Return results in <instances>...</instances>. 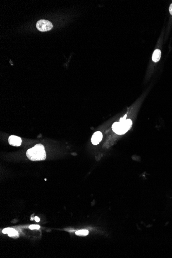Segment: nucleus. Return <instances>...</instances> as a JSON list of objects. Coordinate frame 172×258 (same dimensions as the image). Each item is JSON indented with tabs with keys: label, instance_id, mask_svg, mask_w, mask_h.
Instances as JSON below:
<instances>
[{
	"label": "nucleus",
	"instance_id": "7ed1b4c3",
	"mask_svg": "<svg viewBox=\"0 0 172 258\" xmlns=\"http://www.w3.org/2000/svg\"><path fill=\"white\" fill-rule=\"evenodd\" d=\"M36 27L40 32H45L51 31L53 28V25L48 20L41 19L37 22Z\"/></svg>",
	"mask_w": 172,
	"mask_h": 258
},
{
	"label": "nucleus",
	"instance_id": "39448f33",
	"mask_svg": "<svg viewBox=\"0 0 172 258\" xmlns=\"http://www.w3.org/2000/svg\"><path fill=\"white\" fill-rule=\"evenodd\" d=\"M103 139V134L100 131L95 132L92 136L91 142L94 145H97Z\"/></svg>",
	"mask_w": 172,
	"mask_h": 258
},
{
	"label": "nucleus",
	"instance_id": "423d86ee",
	"mask_svg": "<svg viewBox=\"0 0 172 258\" xmlns=\"http://www.w3.org/2000/svg\"><path fill=\"white\" fill-rule=\"evenodd\" d=\"M161 53L160 50L159 49H156L154 52V53L152 55V59L153 61H154L155 63L159 61L160 59V57H161Z\"/></svg>",
	"mask_w": 172,
	"mask_h": 258
},
{
	"label": "nucleus",
	"instance_id": "20e7f679",
	"mask_svg": "<svg viewBox=\"0 0 172 258\" xmlns=\"http://www.w3.org/2000/svg\"><path fill=\"white\" fill-rule=\"evenodd\" d=\"M8 142L11 146H19L21 145V138L18 136L12 135L8 138Z\"/></svg>",
	"mask_w": 172,
	"mask_h": 258
},
{
	"label": "nucleus",
	"instance_id": "f03ea898",
	"mask_svg": "<svg viewBox=\"0 0 172 258\" xmlns=\"http://www.w3.org/2000/svg\"><path fill=\"white\" fill-rule=\"evenodd\" d=\"M132 124V122L130 119H126L124 121L114 123L112 126V128L116 133L123 135L128 131Z\"/></svg>",
	"mask_w": 172,
	"mask_h": 258
},
{
	"label": "nucleus",
	"instance_id": "f257e3e1",
	"mask_svg": "<svg viewBox=\"0 0 172 258\" xmlns=\"http://www.w3.org/2000/svg\"><path fill=\"white\" fill-rule=\"evenodd\" d=\"M46 152L41 144H38L26 151L27 157L32 161H43L46 158Z\"/></svg>",
	"mask_w": 172,
	"mask_h": 258
},
{
	"label": "nucleus",
	"instance_id": "1a4fd4ad",
	"mask_svg": "<svg viewBox=\"0 0 172 258\" xmlns=\"http://www.w3.org/2000/svg\"><path fill=\"white\" fill-rule=\"evenodd\" d=\"M13 230V228H5L2 231V232L4 233V234H9V233H11V232Z\"/></svg>",
	"mask_w": 172,
	"mask_h": 258
},
{
	"label": "nucleus",
	"instance_id": "f8f14e48",
	"mask_svg": "<svg viewBox=\"0 0 172 258\" xmlns=\"http://www.w3.org/2000/svg\"><path fill=\"white\" fill-rule=\"evenodd\" d=\"M169 11H170V13L172 15V4H171L170 6V8H169Z\"/></svg>",
	"mask_w": 172,
	"mask_h": 258
},
{
	"label": "nucleus",
	"instance_id": "0eeeda50",
	"mask_svg": "<svg viewBox=\"0 0 172 258\" xmlns=\"http://www.w3.org/2000/svg\"><path fill=\"white\" fill-rule=\"evenodd\" d=\"M76 235L80 237H85L89 234L88 230L86 229H82L77 231L75 232Z\"/></svg>",
	"mask_w": 172,
	"mask_h": 258
},
{
	"label": "nucleus",
	"instance_id": "9d476101",
	"mask_svg": "<svg viewBox=\"0 0 172 258\" xmlns=\"http://www.w3.org/2000/svg\"><path fill=\"white\" fill-rule=\"evenodd\" d=\"M29 228L30 229H32V230H33V229H39L40 228V226L39 225H31L29 227Z\"/></svg>",
	"mask_w": 172,
	"mask_h": 258
},
{
	"label": "nucleus",
	"instance_id": "9b49d317",
	"mask_svg": "<svg viewBox=\"0 0 172 258\" xmlns=\"http://www.w3.org/2000/svg\"><path fill=\"white\" fill-rule=\"evenodd\" d=\"M35 220L36 222H39L40 221V218L38 216H35Z\"/></svg>",
	"mask_w": 172,
	"mask_h": 258
},
{
	"label": "nucleus",
	"instance_id": "6e6552de",
	"mask_svg": "<svg viewBox=\"0 0 172 258\" xmlns=\"http://www.w3.org/2000/svg\"><path fill=\"white\" fill-rule=\"evenodd\" d=\"M8 236L9 237H13V238H18L19 237V234H18V231L14 229L11 232V233H9V234H8Z\"/></svg>",
	"mask_w": 172,
	"mask_h": 258
}]
</instances>
